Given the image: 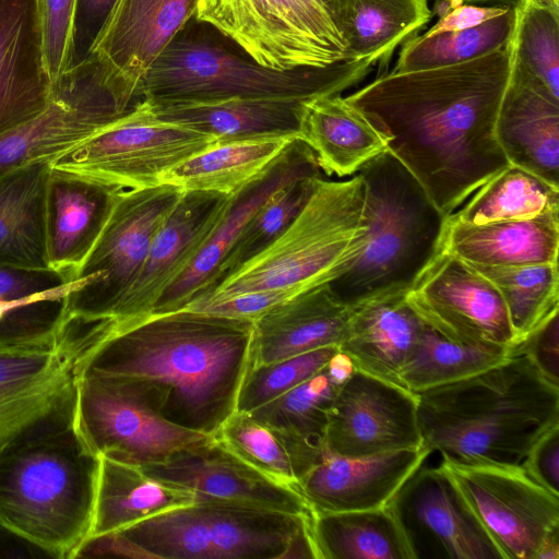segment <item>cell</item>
I'll return each mask as SVG.
<instances>
[{
	"label": "cell",
	"instance_id": "23",
	"mask_svg": "<svg viewBox=\"0 0 559 559\" xmlns=\"http://www.w3.org/2000/svg\"><path fill=\"white\" fill-rule=\"evenodd\" d=\"M47 72L36 0H0V135L48 106Z\"/></svg>",
	"mask_w": 559,
	"mask_h": 559
},
{
	"label": "cell",
	"instance_id": "11",
	"mask_svg": "<svg viewBox=\"0 0 559 559\" xmlns=\"http://www.w3.org/2000/svg\"><path fill=\"white\" fill-rule=\"evenodd\" d=\"M183 192L169 183L121 192L76 274L75 280L84 277L85 283L63 299L66 317L112 318L140 274L156 233Z\"/></svg>",
	"mask_w": 559,
	"mask_h": 559
},
{
	"label": "cell",
	"instance_id": "12",
	"mask_svg": "<svg viewBox=\"0 0 559 559\" xmlns=\"http://www.w3.org/2000/svg\"><path fill=\"white\" fill-rule=\"evenodd\" d=\"M216 142L157 119L141 98L124 116L50 164L126 190L142 189L160 185L168 170Z\"/></svg>",
	"mask_w": 559,
	"mask_h": 559
},
{
	"label": "cell",
	"instance_id": "20",
	"mask_svg": "<svg viewBox=\"0 0 559 559\" xmlns=\"http://www.w3.org/2000/svg\"><path fill=\"white\" fill-rule=\"evenodd\" d=\"M141 468L157 480L192 491L197 502H236L299 516L313 513L296 488L264 475L215 438L178 452L163 463Z\"/></svg>",
	"mask_w": 559,
	"mask_h": 559
},
{
	"label": "cell",
	"instance_id": "55",
	"mask_svg": "<svg viewBox=\"0 0 559 559\" xmlns=\"http://www.w3.org/2000/svg\"><path fill=\"white\" fill-rule=\"evenodd\" d=\"M81 284H82V282L80 280L79 281L75 280V281L67 283L61 288H59L57 292H55L52 294H49V295L39 296V297L26 299V300L2 302V304H0V318L3 317L11 309H13V308H15L17 306H21L23 304H27V302L35 301V300H41V299H60V298H64L70 292H72L75 288H78L79 286H81Z\"/></svg>",
	"mask_w": 559,
	"mask_h": 559
},
{
	"label": "cell",
	"instance_id": "50",
	"mask_svg": "<svg viewBox=\"0 0 559 559\" xmlns=\"http://www.w3.org/2000/svg\"><path fill=\"white\" fill-rule=\"evenodd\" d=\"M116 0H76L73 27L71 67L86 60Z\"/></svg>",
	"mask_w": 559,
	"mask_h": 559
},
{
	"label": "cell",
	"instance_id": "6",
	"mask_svg": "<svg viewBox=\"0 0 559 559\" xmlns=\"http://www.w3.org/2000/svg\"><path fill=\"white\" fill-rule=\"evenodd\" d=\"M365 182L361 245L328 283L348 308L407 294L441 250L447 216L388 150L357 171Z\"/></svg>",
	"mask_w": 559,
	"mask_h": 559
},
{
	"label": "cell",
	"instance_id": "37",
	"mask_svg": "<svg viewBox=\"0 0 559 559\" xmlns=\"http://www.w3.org/2000/svg\"><path fill=\"white\" fill-rule=\"evenodd\" d=\"M318 559H413L388 506L360 511L313 512Z\"/></svg>",
	"mask_w": 559,
	"mask_h": 559
},
{
	"label": "cell",
	"instance_id": "33",
	"mask_svg": "<svg viewBox=\"0 0 559 559\" xmlns=\"http://www.w3.org/2000/svg\"><path fill=\"white\" fill-rule=\"evenodd\" d=\"M345 43V59H386L432 17L428 0H322Z\"/></svg>",
	"mask_w": 559,
	"mask_h": 559
},
{
	"label": "cell",
	"instance_id": "42",
	"mask_svg": "<svg viewBox=\"0 0 559 559\" xmlns=\"http://www.w3.org/2000/svg\"><path fill=\"white\" fill-rule=\"evenodd\" d=\"M321 178L300 177L274 192L248 221L223 259L213 283L201 296L271 246L300 213Z\"/></svg>",
	"mask_w": 559,
	"mask_h": 559
},
{
	"label": "cell",
	"instance_id": "45",
	"mask_svg": "<svg viewBox=\"0 0 559 559\" xmlns=\"http://www.w3.org/2000/svg\"><path fill=\"white\" fill-rule=\"evenodd\" d=\"M153 559H213L205 519L197 502L120 531Z\"/></svg>",
	"mask_w": 559,
	"mask_h": 559
},
{
	"label": "cell",
	"instance_id": "19",
	"mask_svg": "<svg viewBox=\"0 0 559 559\" xmlns=\"http://www.w3.org/2000/svg\"><path fill=\"white\" fill-rule=\"evenodd\" d=\"M306 176H322L321 168L314 152L296 138L261 174L230 195L214 229L190 264L160 295L151 316L182 309L203 295L229 248L257 210L274 192Z\"/></svg>",
	"mask_w": 559,
	"mask_h": 559
},
{
	"label": "cell",
	"instance_id": "21",
	"mask_svg": "<svg viewBox=\"0 0 559 559\" xmlns=\"http://www.w3.org/2000/svg\"><path fill=\"white\" fill-rule=\"evenodd\" d=\"M230 195L186 191L156 233L140 274L112 318L122 331L152 314L164 290L185 271L219 221Z\"/></svg>",
	"mask_w": 559,
	"mask_h": 559
},
{
	"label": "cell",
	"instance_id": "16",
	"mask_svg": "<svg viewBox=\"0 0 559 559\" xmlns=\"http://www.w3.org/2000/svg\"><path fill=\"white\" fill-rule=\"evenodd\" d=\"M386 506L413 559H503L441 464H421Z\"/></svg>",
	"mask_w": 559,
	"mask_h": 559
},
{
	"label": "cell",
	"instance_id": "22",
	"mask_svg": "<svg viewBox=\"0 0 559 559\" xmlns=\"http://www.w3.org/2000/svg\"><path fill=\"white\" fill-rule=\"evenodd\" d=\"M432 452L427 445L365 457L325 450L296 489L313 512H345L388 504L406 479Z\"/></svg>",
	"mask_w": 559,
	"mask_h": 559
},
{
	"label": "cell",
	"instance_id": "41",
	"mask_svg": "<svg viewBox=\"0 0 559 559\" xmlns=\"http://www.w3.org/2000/svg\"><path fill=\"white\" fill-rule=\"evenodd\" d=\"M472 265L500 293L516 344L559 310L558 263L522 266Z\"/></svg>",
	"mask_w": 559,
	"mask_h": 559
},
{
	"label": "cell",
	"instance_id": "51",
	"mask_svg": "<svg viewBox=\"0 0 559 559\" xmlns=\"http://www.w3.org/2000/svg\"><path fill=\"white\" fill-rule=\"evenodd\" d=\"M521 467L542 487L559 496V424L538 438Z\"/></svg>",
	"mask_w": 559,
	"mask_h": 559
},
{
	"label": "cell",
	"instance_id": "9",
	"mask_svg": "<svg viewBox=\"0 0 559 559\" xmlns=\"http://www.w3.org/2000/svg\"><path fill=\"white\" fill-rule=\"evenodd\" d=\"M160 404L158 388L146 380L86 369L78 386L75 426L99 456L140 467L214 439L167 420Z\"/></svg>",
	"mask_w": 559,
	"mask_h": 559
},
{
	"label": "cell",
	"instance_id": "52",
	"mask_svg": "<svg viewBox=\"0 0 559 559\" xmlns=\"http://www.w3.org/2000/svg\"><path fill=\"white\" fill-rule=\"evenodd\" d=\"M512 7L496 4L483 7L477 4L462 3L444 15L429 28L424 35L431 36L444 32H454L478 26L491 19L507 13Z\"/></svg>",
	"mask_w": 559,
	"mask_h": 559
},
{
	"label": "cell",
	"instance_id": "18",
	"mask_svg": "<svg viewBox=\"0 0 559 559\" xmlns=\"http://www.w3.org/2000/svg\"><path fill=\"white\" fill-rule=\"evenodd\" d=\"M197 0H116L90 57L127 107L139 98L148 69L195 16Z\"/></svg>",
	"mask_w": 559,
	"mask_h": 559
},
{
	"label": "cell",
	"instance_id": "57",
	"mask_svg": "<svg viewBox=\"0 0 559 559\" xmlns=\"http://www.w3.org/2000/svg\"><path fill=\"white\" fill-rule=\"evenodd\" d=\"M537 2H540L546 5H550L554 8H559V0H536Z\"/></svg>",
	"mask_w": 559,
	"mask_h": 559
},
{
	"label": "cell",
	"instance_id": "14",
	"mask_svg": "<svg viewBox=\"0 0 559 559\" xmlns=\"http://www.w3.org/2000/svg\"><path fill=\"white\" fill-rule=\"evenodd\" d=\"M133 107L118 99L98 63L88 57L59 78L45 110L0 135V175L27 164L52 162Z\"/></svg>",
	"mask_w": 559,
	"mask_h": 559
},
{
	"label": "cell",
	"instance_id": "56",
	"mask_svg": "<svg viewBox=\"0 0 559 559\" xmlns=\"http://www.w3.org/2000/svg\"><path fill=\"white\" fill-rule=\"evenodd\" d=\"M463 3L475 4V3H486V2H495L497 4H506L515 7L521 0H461Z\"/></svg>",
	"mask_w": 559,
	"mask_h": 559
},
{
	"label": "cell",
	"instance_id": "29",
	"mask_svg": "<svg viewBox=\"0 0 559 559\" xmlns=\"http://www.w3.org/2000/svg\"><path fill=\"white\" fill-rule=\"evenodd\" d=\"M441 248L474 265L558 263L559 211L481 225L447 219Z\"/></svg>",
	"mask_w": 559,
	"mask_h": 559
},
{
	"label": "cell",
	"instance_id": "53",
	"mask_svg": "<svg viewBox=\"0 0 559 559\" xmlns=\"http://www.w3.org/2000/svg\"><path fill=\"white\" fill-rule=\"evenodd\" d=\"M123 557L133 559H153L139 545L120 531L90 537L80 548L76 558Z\"/></svg>",
	"mask_w": 559,
	"mask_h": 559
},
{
	"label": "cell",
	"instance_id": "30",
	"mask_svg": "<svg viewBox=\"0 0 559 559\" xmlns=\"http://www.w3.org/2000/svg\"><path fill=\"white\" fill-rule=\"evenodd\" d=\"M328 176L346 177L388 150V138L341 94L301 105L299 135Z\"/></svg>",
	"mask_w": 559,
	"mask_h": 559
},
{
	"label": "cell",
	"instance_id": "28",
	"mask_svg": "<svg viewBox=\"0 0 559 559\" xmlns=\"http://www.w3.org/2000/svg\"><path fill=\"white\" fill-rule=\"evenodd\" d=\"M144 100L157 119L210 135L217 142L262 136L298 139L304 103L257 98Z\"/></svg>",
	"mask_w": 559,
	"mask_h": 559
},
{
	"label": "cell",
	"instance_id": "47",
	"mask_svg": "<svg viewBox=\"0 0 559 559\" xmlns=\"http://www.w3.org/2000/svg\"><path fill=\"white\" fill-rule=\"evenodd\" d=\"M43 50L52 86L71 68L72 27L76 0H36Z\"/></svg>",
	"mask_w": 559,
	"mask_h": 559
},
{
	"label": "cell",
	"instance_id": "3",
	"mask_svg": "<svg viewBox=\"0 0 559 559\" xmlns=\"http://www.w3.org/2000/svg\"><path fill=\"white\" fill-rule=\"evenodd\" d=\"M416 395L424 445L455 463L521 466L559 424V385L523 354Z\"/></svg>",
	"mask_w": 559,
	"mask_h": 559
},
{
	"label": "cell",
	"instance_id": "54",
	"mask_svg": "<svg viewBox=\"0 0 559 559\" xmlns=\"http://www.w3.org/2000/svg\"><path fill=\"white\" fill-rule=\"evenodd\" d=\"M325 368L335 383L342 385L356 370L352 359L341 352L332 356Z\"/></svg>",
	"mask_w": 559,
	"mask_h": 559
},
{
	"label": "cell",
	"instance_id": "24",
	"mask_svg": "<svg viewBox=\"0 0 559 559\" xmlns=\"http://www.w3.org/2000/svg\"><path fill=\"white\" fill-rule=\"evenodd\" d=\"M123 190L126 189L50 167L47 189L50 270L69 281H75Z\"/></svg>",
	"mask_w": 559,
	"mask_h": 559
},
{
	"label": "cell",
	"instance_id": "31",
	"mask_svg": "<svg viewBox=\"0 0 559 559\" xmlns=\"http://www.w3.org/2000/svg\"><path fill=\"white\" fill-rule=\"evenodd\" d=\"M50 162L27 164L0 175V265L50 270L47 189Z\"/></svg>",
	"mask_w": 559,
	"mask_h": 559
},
{
	"label": "cell",
	"instance_id": "1",
	"mask_svg": "<svg viewBox=\"0 0 559 559\" xmlns=\"http://www.w3.org/2000/svg\"><path fill=\"white\" fill-rule=\"evenodd\" d=\"M510 72L509 45L455 66L392 71L345 98L448 217L509 165L496 120Z\"/></svg>",
	"mask_w": 559,
	"mask_h": 559
},
{
	"label": "cell",
	"instance_id": "10",
	"mask_svg": "<svg viewBox=\"0 0 559 559\" xmlns=\"http://www.w3.org/2000/svg\"><path fill=\"white\" fill-rule=\"evenodd\" d=\"M194 19L272 69L345 60L344 39L322 0H197Z\"/></svg>",
	"mask_w": 559,
	"mask_h": 559
},
{
	"label": "cell",
	"instance_id": "17",
	"mask_svg": "<svg viewBox=\"0 0 559 559\" xmlns=\"http://www.w3.org/2000/svg\"><path fill=\"white\" fill-rule=\"evenodd\" d=\"M423 445L415 393L357 369L338 388L328 413L326 451L365 457Z\"/></svg>",
	"mask_w": 559,
	"mask_h": 559
},
{
	"label": "cell",
	"instance_id": "38",
	"mask_svg": "<svg viewBox=\"0 0 559 559\" xmlns=\"http://www.w3.org/2000/svg\"><path fill=\"white\" fill-rule=\"evenodd\" d=\"M559 211V188L534 174L509 164L481 187L448 221L481 225L527 219Z\"/></svg>",
	"mask_w": 559,
	"mask_h": 559
},
{
	"label": "cell",
	"instance_id": "26",
	"mask_svg": "<svg viewBox=\"0 0 559 559\" xmlns=\"http://www.w3.org/2000/svg\"><path fill=\"white\" fill-rule=\"evenodd\" d=\"M350 309L328 283L307 289L253 321L249 366L265 365L326 346L338 347Z\"/></svg>",
	"mask_w": 559,
	"mask_h": 559
},
{
	"label": "cell",
	"instance_id": "2",
	"mask_svg": "<svg viewBox=\"0 0 559 559\" xmlns=\"http://www.w3.org/2000/svg\"><path fill=\"white\" fill-rule=\"evenodd\" d=\"M252 331V320L190 309L153 314L108 340L87 369L148 381L167 420L214 436L236 412Z\"/></svg>",
	"mask_w": 559,
	"mask_h": 559
},
{
	"label": "cell",
	"instance_id": "27",
	"mask_svg": "<svg viewBox=\"0 0 559 559\" xmlns=\"http://www.w3.org/2000/svg\"><path fill=\"white\" fill-rule=\"evenodd\" d=\"M349 309L347 330L338 349L357 370L401 385L400 373L424 326L406 294L377 298Z\"/></svg>",
	"mask_w": 559,
	"mask_h": 559
},
{
	"label": "cell",
	"instance_id": "25",
	"mask_svg": "<svg viewBox=\"0 0 559 559\" xmlns=\"http://www.w3.org/2000/svg\"><path fill=\"white\" fill-rule=\"evenodd\" d=\"M496 135L509 164L559 188V99L512 62Z\"/></svg>",
	"mask_w": 559,
	"mask_h": 559
},
{
	"label": "cell",
	"instance_id": "46",
	"mask_svg": "<svg viewBox=\"0 0 559 559\" xmlns=\"http://www.w3.org/2000/svg\"><path fill=\"white\" fill-rule=\"evenodd\" d=\"M337 352L338 347L326 346L278 361L249 366L236 411L250 413L281 396L320 371Z\"/></svg>",
	"mask_w": 559,
	"mask_h": 559
},
{
	"label": "cell",
	"instance_id": "44",
	"mask_svg": "<svg viewBox=\"0 0 559 559\" xmlns=\"http://www.w3.org/2000/svg\"><path fill=\"white\" fill-rule=\"evenodd\" d=\"M340 386L324 366L302 383L248 414L258 421L324 447L328 413Z\"/></svg>",
	"mask_w": 559,
	"mask_h": 559
},
{
	"label": "cell",
	"instance_id": "39",
	"mask_svg": "<svg viewBox=\"0 0 559 559\" xmlns=\"http://www.w3.org/2000/svg\"><path fill=\"white\" fill-rule=\"evenodd\" d=\"M509 352L453 342L424 321L417 344L400 373L401 386L417 394L456 382L502 362Z\"/></svg>",
	"mask_w": 559,
	"mask_h": 559
},
{
	"label": "cell",
	"instance_id": "35",
	"mask_svg": "<svg viewBox=\"0 0 559 559\" xmlns=\"http://www.w3.org/2000/svg\"><path fill=\"white\" fill-rule=\"evenodd\" d=\"M262 136L216 142L168 170L162 183L182 191H211L233 195L261 174L292 141Z\"/></svg>",
	"mask_w": 559,
	"mask_h": 559
},
{
	"label": "cell",
	"instance_id": "40",
	"mask_svg": "<svg viewBox=\"0 0 559 559\" xmlns=\"http://www.w3.org/2000/svg\"><path fill=\"white\" fill-rule=\"evenodd\" d=\"M515 7L478 26L408 38L402 47L394 72H409L455 66L496 52L510 45Z\"/></svg>",
	"mask_w": 559,
	"mask_h": 559
},
{
	"label": "cell",
	"instance_id": "4",
	"mask_svg": "<svg viewBox=\"0 0 559 559\" xmlns=\"http://www.w3.org/2000/svg\"><path fill=\"white\" fill-rule=\"evenodd\" d=\"M100 456L75 409L0 448V524L48 557L74 559L90 537Z\"/></svg>",
	"mask_w": 559,
	"mask_h": 559
},
{
	"label": "cell",
	"instance_id": "5",
	"mask_svg": "<svg viewBox=\"0 0 559 559\" xmlns=\"http://www.w3.org/2000/svg\"><path fill=\"white\" fill-rule=\"evenodd\" d=\"M63 299L23 304L0 318V448L73 412L93 356L119 332L112 318L66 317Z\"/></svg>",
	"mask_w": 559,
	"mask_h": 559
},
{
	"label": "cell",
	"instance_id": "36",
	"mask_svg": "<svg viewBox=\"0 0 559 559\" xmlns=\"http://www.w3.org/2000/svg\"><path fill=\"white\" fill-rule=\"evenodd\" d=\"M214 438L264 475L294 488L325 452L324 447L237 411Z\"/></svg>",
	"mask_w": 559,
	"mask_h": 559
},
{
	"label": "cell",
	"instance_id": "15",
	"mask_svg": "<svg viewBox=\"0 0 559 559\" xmlns=\"http://www.w3.org/2000/svg\"><path fill=\"white\" fill-rule=\"evenodd\" d=\"M406 300L427 324L453 342L507 349L515 344L506 304L495 285L442 248Z\"/></svg>",
	"mask_w": 559,
	"mask_h": 559
},
{
	"label": "cell",
	"instance_id": "7",
	"mask_svg": "<svg viewBox=\"0 0 559 559\" xmlns=\"http://www.w3.org/2000/svg\"><path fill=\"white\" fill-rule=\"evenodd\" d=\"M372 58L340 60L324 68L276 70L185 28L153 62L139 90L150 100L228 98L310 100L337 95L362 81Z\"/></svg>",
	"mask_w": 559,
	"mask_h": 559
},
{
	"label": "cell",
	"instance_id": "48",
	"mask_svg": "<svg viewBox=\"0 0 559 559\" xmlns=\"http://www.w3.org/2000/svg\"><path fill=\"white\" fill-rule=\"evenodd\" d=\"M69 281L52 270H24L0 265V304L26 300L57 292Z\"/></svg>",
	"mask_w": 559,
	"mask_h": 559
},
{
	"label": "cell",
	"instance_id": "43",
	"mask_svg": "<svg viewBox=\"0 0 559 559\" xmlns=\"http://www.w3.org/2000/svg\"><path fill=\"white\" fill-rule=\"evenodd\" d=\"M510 47L511 62L559 99V8L521 0Z\"/></svg>",
	"mask_w": 559,
	"mask_h": 559
},
{
	"label": "cell",
	"instance_id": "49",
	"mask_svg": "<svg viewBox=\"0 0 559 559\" xmlns=\"http://www.w3.org/2000/svg\"><path fill=\"white\" fill-rule=\"evenodd\" d=\"M509 354H523L550 382L559 385V320L550 317L525 340L514 345Z\"/></svg>",
	"mask_w": 559,
	"mask_h": 559
},
{
	"label": "cell",
	"instance_id": "13",
	"mask_svg": "<svg viewBox=\"0 0 559 559\" xmlns=\"http://www.w3.org/2000/svg\"><path fill=\"white\" fill-rule=\"evenodd\" d=\"M441 465L503 559H536L545 540L559 532V496L521 466L444 460Z\"/></svg>",
	"mask_w": 559,
	"mask_h": 559
},
{
	"label": "cell",
	"instance_id": "34",
	"mask_svg": "<svg viewBox=\"0 0 559 559\" xmlns=\"http://www.w3.org/2000/svg\"><path fill=\"white\" fill-rule=\"evenodd\" d=\"M194 502L197 497L188 489L157 480L140 466L100 456L90 537L121 531L162 512Z\"/></svg>",
	"mask_w": 559,
	"mask_h": 559
},
{
	"label": "cell",
	"instance_id": "32",
	"mask_svg": "<svg viewBox=\"0 0 559 559\" xmlns=\"http://www.w3.org/2000/svg\"><path fill=\"white\" fill-rule=\"evenodd\" d=\"M197 503L207 525L213 559H284L312 516L227 501Z\"/></svg>",
	"mask_w": 559,
	"mask_h": 559
},
{
	"label": "cell",
	"instance_id": "8",
	"mask_svg": "<svg viewBox=\"0 0 559 559\" xmlns=\"http://www.w3.org/2000/svg\"><path fill=\"white\" fill-rule=\"evenodd\" d=\"M364 199L359 174L346 180L321 178L300 213L271 246L185 308L249 292L299 294L334 280L361 245Z\"/></svg>",
	"mask_w": 559,
	"mask_h": 559
}]
</instances>
